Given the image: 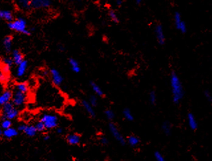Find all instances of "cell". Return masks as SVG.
Returning a JSON list of instances; mask_svg holds the SVG:
<instances>
[{
    "mask_svg": "<svg viewBox=\"0 0 212 161\" xmlns=\"http://www.w3.org/2000/svg\"><path fill=\"white\" fill-rule=\"evenodd\" d=\"M170 86L172 102L175 104H179L184 98L185 92L182 80L175 71H172L170 73Z\"/></svg>",
    "mask_w": 212,
    "mask_h": 161,
    "instance_id": "obj_1",
    "label": "cell"
},
{
    "mask_svg": "<svg viewBox=\"0 0 212 161\" xmlns=\"http://www.w3.org/2000/svg\"><path fill=\"white\" fill-rule=\"evenodd\" d=\"M7 27L10 30L19 34L29 36L34 32V27H29L27 21L23 17H18L15 18L13 21L7 23Z\"/></svg>",
    "mask_w": 212,
    "mask_h": 161,
    "instance_id": "obj_2",
    "label": "cell"
},
{
    "mask_svg": "<svg viewBox=\"0 0 212 161\" xmlns=\"http://www.w3.org/2000/svg\"><path fill=\"white\" fill-rule=\"evenodd\" d=\"M19 114V111L18 108L15 106L12 102H10L2 106L0 119H8L12 121L18 117Z\"/></svg>",
    "mask_w": 212,
    "mask_h": 161,
    "instance_id": "obj_3",
    "label": "cell"
},
{
    "mask_svg": "<svg viewBox=\"0 0 212 161\" xmlns=\"http://www.w3.org/2000/svg\"><path fill=\"white\" fill-rule=\"evenodd\" d=\"M40 120L43 123L46 130L56 129L58 125V117L54 114H43L40 117Z\"/></svg>",
    "mask_w": 212,
    "mask_h": 161,
    "instance_id": "obj_4",
    "label": "cell"
},
{
    "mask_svg": "<svg viewBox=\"0 0 212 161\" xmlns=\"http://www.w3.org/2000/svg\"><path fill=\"white\" fill-rule=\"evenodd\" d=\"M173 21L175 28L179 31L182 34H186L188 31L187 24L182 18V16L180 12L176 11L173 16Z\"/></svg>",
    "mask_w": 212,
    "mask_h": 161,
    "instance_id": "obj_5",
    "label": "cell"
},
{
    "mask_svg": "<svg viewBox=\"0 0 212 161\" xmlns=\"http://www.w3.org/2000/svg\"><path fill=\"white\" fill-rule=\"evenodd\" d=\"M49 76L50 78L52 84L56 87H61L64 83V76L60 71L56 68H50L49 70Z\"/></svg>",
    "mask_w": 212,
    "mask_h": 161,
    "instance_id": "obj_6",
    "label": "cell"
},
{
    "mask_svg": "<svg viewBox=\"0 0 212 161\" xmlns=\"http://www.w3.org/2000/svg\"><path fill=\"white\" fill-rule=\"evenodd\" d=\"M27 94L14 89V90L13 91L12 102L15 106L19 109V107H21L24 106L26 102H27Z\"/></svg>",
    "mask_w": 212,
    "mask_h": 161,
    "instance_id": "obj_7",
    "label": "cell"
},
{
    "mask_svg": "<svg viewBox=\"0 0 212 161\" xmlns=\"http://www.w3.org/2000/svg\"><path fill=\"white\" fill-rule=\"evenodd\" d=\"M109 131L112 137L116 140L121 145H124L126 143L125 138L120 132V129H118L117 126L113 121H110L108 125Z\"/></svg>",
    "mask_w": 212,
    "mask_h": 161,
    "instance_id": "obj_8",
    "label": "cell"
},
{
    "mask_svg": "<svg viewBox=\"0 0 212 161\" xmlns=\"http://www.w3.org/2000/svg\"><path fill=\"white\" fill-rule=\"evenodd\" d=\"M154 32L156 40H157L158 44L161 46L165 45L166 44V38L163 25L161 23L156 25L154 29Z\"/></svg>",
    "mask_w": 212,
    "mask_h": 161,
    "instance_id": "obj_9",
    "label": "cell"
},
{
    "mask_svg": "<svg viewBox=\"0 0 212 161\" xmlns=\"http://www.w3.org/2000/svg\"><path fill=\"white\" fill-rule=\"evenodd\" d=\"M53 5V0H31L32 9H45Z\"/></svg>",
    "mask_w": 212,
    "mask_h": 161,
    "instance_id": "obj_10",
    "label": "cell"
},
{
    "mask_svg": "<svg viewBox=\"0 0 212 161\" xmlns=\"http://www.w3.org/2000/svg\"><path fill=\"white\" fill-rule=\"evenodd\" d=\"M13 37L12 35H6L2 40V47L6 54H10L13 51Z\"/></svg>",
    "mask_w": 212,
    "mask_h": 161,
    "instance_id": "obj_11",
    "label": "cell"
},
{
    "mask_svg": "<svg viewBox=\"0 0 212 161\" xmlns=\"http://www.w3.org/2000/svg\"><path fill=\"white\" fill-rule=\"evenodd\" d=\"M16 66V76L17 78H21L23 77L26 74V72H27L29 68V62L27 60L25 59Z\"/></svg>",
    "mask_w": 212,
    "mask_h": 161,
    "instance_id": "obj_12",
    "label": "cell"
},
{
    "mask_svg": "<svg viewBox=\"0 0 212 161\" xmlns=\"http://www.w3.org/2000/svg\"><path fill=\"white\" fill-rule=\"evenodd\" d=\"M10 56L13 60L14 65L16 66L18 65L19 64H20L22 61H23V60L25 59L23 52H22L19 49H17V48L13 49L12 52L10 53Z\"/></svg>",
    "mask_w": 212,
    "mask_h": 161,
    "instance_id": "obj_13",
    "label": "cell"
},
{
    "mask_svg": "<svg viewBox=\"0 0 212 161\" xmlns=\"http://www.w3.org/2000/svg\"><path fill=\"white\" fill-rule=\"evenodd\" d=\"M13 96V91L11 89H5L0 93V107L3 106V105L12 102Z\"/></svg>",
    "mask_w": 212,
    "mask_h": 161,
    "instance_id": "obj_14",
    "label": "cell"
},
{
    "mask_svg": "<svg viewBox=\"0 0 212 161\" xmlns=\"http://www.w3.org/2000/svg\"><path fill=\"white\" fill-rule=\"evenodd\" d=\"M81 105L82 107L84 109V110L86 111L88 115L90 117L94 118L96 117V111L94 110V107H93L92 105L88 102L87 100H82L81 101Z\"/></svg>",
    "mask_w": 212,
    "mask_h": 161,
    "instance_id": "obj_15",
    "label": "cell"
},
{
    "mask_svg": "<svg viewBox=\"0 0 212 161\" xmlns=\"http://www.w3.org/2000/svg\"><path fill=\"white\" fill-rule=\"evenodd\" d=\"M15 19L14 15L12 11L9 9H0V21H5L7 23H9L13 21Z\"/></svg>",
    "mask_w": 212,
    "mask_h": 161,
    "instance_id": "obj_16",
    "label": "cell"
},
{
    "mask_svg": "<svg viewBox=\"0 0 212 161\" xmlns=\"http://www.w3.org/2000/svg\"><path fill=\"white\" fill-rule=\"evenodd\" d=\"M66 142L70 145H78L81 142V137L77 133H70L66 137Z\"/></svg>",
    "mask_w": 212,
    "mask_h": 161,
    "instance_id": "obj_17",
    "label": "cell"
},
{
    "mask_svg": "<svg viewBox=\"0 0 212 161\" xmlns=\"http://www.w3.org/2000/svg\"><path fill=\"white\" fill-rule=\"evenodd\" d=\"M68 65L70 68L74 73L78 74L81 71V66L80 65L79 62L74 58H70L68 59Z\"/></svg>",
    "mask_w": 212,
    "mask_h": 161,
    "instance_id": "obj_18",
    "label": "cell"
},
{
    "mask_svg": "<svg viewBox=\"0 0 212 161\" xmlns=\"http://www.w3.org/2000/svg\"><path fill=\"white\" fill-rule=\"evenodd\" d=\"M187 121L188 126L192 131H196L198 128V123L195 117V115L192 113H188L187 115Z\"/></svg>",
    "mask_w": 212,
    "mask_h": 161,
    "instance_id": "obj_19",
    "label": "cell"
},
{
    "mask_svg": "<svg viewBox=\"0 0 212 161\" xmlns=\"http://www.w3.org/2000/svg\"><path fill=\"white\" fill-rule=\"evenodd\" d=\"M90 88H92V92H94V94L97 96L98 98L99 97H102H102L105 96V93H104L103 89L100 87L96 82L90 81Z\"/></svg>",
    "mask_w": 212,
    "mask_h": 161,
    "instance_id": "obj_20",
    "label": "cell"
},
{
    "mask_svg": "<svg viewBox=\"0 0 212 161\" xmlns=\"http://www.w3.org/2000/svg\"><path fill=\"white\" fill-rule=\"evenodd\" d=\"M19 135L18 130L13 127H9V128L3 130V137L7 138V139H11L13 137H17Z\"/></svg>",
    "mask_w": 212,
    "mask_h": 161,
    "instance_id": "obj_21",
    "label": "cell"
},
{
    "mask_svg": "<svg viewBox=\"0 0 212 161\" xmlns=\"http://www.w3.org/2000/svg\"><path fill=\"white\" fill-rule=\"evenodd\" d=\"M15 89L27 94L29 92V84L27 82H20L15 85Z\"/></svg>",
    "mask_w": 212,
    "mask_h": 161,
    "instance_id": "obj_22",
    "label": "cell"
},
{
    "mask_svg": "<svg viewBox=\"0 0 212 161\" xmlns=\"http://www.w3.org/2000/svg\"><path fill=\"white\" fill-rule=\"evenodd\" d=\"M17 5L20 9L25 11V12H29V11L32 10L31 0H17Z\"/></svg>",
    "mask_w": 212,
    "mask_h": 161,
    "instance_id": "obj_23",
    "label": "cell"
},
{
    "mask_svg": "<svg viewBox=\"0 0 212 161\" xmlns=\"http://www.w3.org/2000/svg\"><path fill=\"white\" fill-rule=\"evenodd\" d=\"M23 133L29 137H34L38 132L34 125H26Z\"/></svg>",
    "mask_w": 212,
    "mask_h": 161,
    "instance_id": "obj_24",
    "label": "cell"
},
{
    "mask_svg": "<svg viewBox=\"0 0 212 161\" xmlns=\"http://www.w3.org/2000/svg\"><path fill=\"white\" fill-rule=\"evenodd\" d=\"M107 15H108V17L112 23L115 24H118L120 22V17H119L118 14L115 10L113 9H109L108 11V13H107Z\"/></svg>",
    "mask_w": 212,
    "mask_h": 161,
    "instance_id": "obj_25",
    "label": "cell"
},
{
    "mask_svg": "<svg viewBox=\"0 0 212 161\" xmlns=\"http://www.w3.org/2000/svg\"><path fill=\"white\" fill-rule=\"evenodd\" d=\"M141 142L140 138L136 135H130L127 139L126 143H127L131 147H135L139 145Z\"/></svg>",
    "mask_w": 212,
    "mask_h": 161,
    "instance_id": "obj_26",
    "label": "cell"
},
{
    "mask_svg": "<svg viewBox=\"0 0 212 161\" xmlns=\"http://www.w3.org/2000/svg\"><path fill=\"white\" fill-rule=\"evenodd\" d=\"M161 129L163 133L167 136L170 135L171 133H172V125L168 121H165L162 123Z\"/></svg>",
    "mask_w": 212,
    "mask_h": 161,
    "instance_id": "obj_27",
    "label": "cell"
},
{
    "mask_svg": "<svg viewBox=\"0 0 212 161\" xmlns=\"http://www.w3.org/2000/svg\"><path fill=\"white\" fill-rule=\"evenodd\" d=\"M2 65L6 66L7 67H9V68H12L14 65L13 61V60H12V57H11L10 55L9 56L7 55V56H5V57H3L2 60Z\"/></svg>",
    "mask_w": 212,
    "mask_h": 161,
    "instance_id": "obj_28",
    "label": "cell"
},
{
    "mask_svg": "<svg viewBox=\"0 0 212 161\" xmlns=\"http://www.w3.org/2000/svg\"><path fill=\"white\" fill-rule=\"evenodd\" d=\"M123 117L126 120L128 121H133L134 120V115L129 108H125L123 110Z\"/></svg>",
    "mask_w": 212,
    "mask_h": 161,
    "instance_id": "obj_29",
    "label": "cell"
},
{
    "mask_svg": "<svg viewBox=\"0 0 212 161\" xmlns=\"http://www.w3.org/2000/svg\"><path fill=\"white\" fill-rule=\"evenodd\" d=\"M0 127L5 130L12 127V121L8 119H0Z\"/></svg>",
    "mask_w": 212,
    "mask_h": 161,
    "instance_id": "obj_30",
    "label": "cell"
},
{
    "mask_svg": "<svg viewBox=\"0 0 212 161\" xmlns=\"http://www.w3.org/2000/svg\"><path fill=\"white\" fill-rule=\"evenodd\" d=\"M148 100L152 105H155L157 102V96L155 91L152 90L148 93Z\"/></svg>",
    "mask_w": 212,
    "mask_h": 161,
    "instance_id": "obj_31",
    "label": "cell"
},
{
    "mask_svg": "<svg viewBox=\"0 0 212 161\" xmlns=\"http://www.w3.org/2000/svg\"><path fill=\"white\" fill-rule=\"evenodd\" d=\"M88 101V102L90 103L92 106L95 107L98 106V97L97 96H96L95 94H92L90 96H89L88 100H87Z\"/></svg>",
    "mask_w": 212,
    "mask_h": 161,
    "instance_id": "obj_32",
    "label": "cell"
},
{
    "mask_svg": "<svg viewBox=\"0 0 212 161\" xmlns=\"http://www.w3.org/2000/svg\"><path fill=\"white\" fill-rule=\"evenodd\" d=\"M34 125L38 133H43L46 131L45 127H44L43 123L40 120L36 121Z\"/></svg>",
    "mask_w": 212,
    "mask_h": 161,
    "instance_id": "obj_33",
    "label": "cell"
},
{
    "mask_svg": "<svg viewBox=\"0 0 212 161\" xmlns=\"http://www.w3.org/2000/svg\"><path fill=\"white\" fill-rule=\"evenodd\" d=\"M104 114H105L106 118L110 121H113V120L115 119V115L114 111L112 110H110V109L106 110L105 111H104Z\"/></svg>",
    "mask_w": 212,
    "mask_h": 161,
    "instance_id": "obj_34",
    "label": "cell"
},
{
    "mask_svg": "<svg viewBox=\"0 0 212 161\" xmlns=\"http://www.w3.org/2000/svg\"><path fill=\"white\" fill-rule=\"evenodd\" d=\"M9 80V75L6 74L0 70V83L6 84Z\"/></svg>",
    "mask_w": 212,
    "mask_h": 161,
    "instance_id": "obj_35",
    "label": "cell"
},
{
    "mask_svg": "<svg viewBox=\"0 0 212 161\" xmlns=\"http://www.w3.org/2000/svg\"><path fill=\"white\" fill-rule=\"evenodd\" d=\"M154 156L155 161H167L166 159L165 158V156H164L162 153L159 151L155 152Z\"/></svg>",
    "mask_w": 212,
    "mask_h": 161,
    "instance_id": "obj_36",
    "label": "cell"
},
{
    "mask_svg": "<svg viewBox=\"0 0 212 161\" xmlns=\"http://www.w3.org/2000/svg\"><path fill=\"white\" fill-rule=\"evenodd\" d=\"M203 95H204V97H205V98L207 100V101L208 102H210V103H211L212 102V95H211V92L208 90V89H206V90H205L203 92Z\"/></svg>",
    "mask_w": 212,
    "mask_h": 161,
    "instance_id": "obj_37",
    "label": "cell"
},
{
    "mask_svg": "<svg viewBox=\"0 0 212 161\" xmlns=\"http://www.w3.org/2000/svg\"><path fill=\"white\" fill-rule=\"evenodd\" d=\"M99 142L103 145H106L109 143V140L106 136H101L99 137Z\"/></svg>",
    "mask_w": 212,
    "mask_h": 161,
    "instance_id": "obj_38",
    "label": "cell"
},
{
    "mask_svg": "<svg viewBox=\"0 0 212 161\" xmlns=\"http://www.w3.org/2000/svg\"><path fill=\"white\" fill-rule=\"evenodd\" d=\"M57 50L61 52H64L66 51V47L62 44H59L57 46Z\"/></svg>",
    "mask_w": 212,
    "mask_h": 161,
    "instance_id": "obj_39",
    "label": "cell"
},
{
    "mask_svg": "<svg viewBox=\"0 0 212 161\" xmlns=\"http://www.w3.org/2000/svg\"><path fill=\"white\" fill-rule=\"evenodd\" d=\"M25 126H26V124H21V125H19L17 127V129L18 130L19 132H22V133H23L24 129H25Z\"/></svg>",
    "mask_w": 212,
    "mask_h": 161,
    "instance_id": "obj_40",
    "label": "cell"
},
{
    "mask_svg": "<svg viewBox=\"0 0 212 161\" xmlns=\"http://www.w3.org/2000/svg\"><path fill=\"white\" fill-rule=\"evenodd\" d=\"M115 5H116L117 7H120L123 4V0H115Z\"/></svg>",
    "mask_w": 212,
    "mask_h": 161,
    "instance_id": "obj_41",
    "label": "cell"
},
{
    "mask_svg": "<svg viewBox=\"0 0 212 161\" xmlns=\"http://www.w3.org/2000/svg\"><path fill=\"white\" fill-rule=\"evenodd\" d=\"M64 132V129L62 128V127H57L56 128V133L58 135H61Z\"/></svg>",
    "mask_w": 212,
    "mask_h": 161,
    "instance_id": "obj_42",
    "label": "cell"
},
{
    "mask_svg": "<svg viewBox=\"0 0 212 161\" xmlns=\"http://www.w3.org/2000/svg\"><path fill=\"white\" fill-rule=\"evenodd\" d=\"M50 138V137L49 135H44V137H43V140L46 141H49Z\"/></svg>",
    "mask_w": 212,
    "mask_h": 161,
    "instance_id": "obj_43",
    "label": "cell"
},
{
    "mask_svg": "<svg viewBox=\"0 0 212 161\" xmlns=\"http://www.w3.org/2000/svg\"><path fill=\"white\" fill-rule=\"evenodd\" d=\"M135 2L137 5H141L143 2V0H135Z\"/></svg>",
    "mask_w": 212,
    "mask_h": 161,
    "instance_id": "obj_44",
    "label": "cell"
},
{
    "mask_svg": "<svg viewBox=\"0 0 212 161\" xmlns=\"http://www.w3.org/2000/svg\"><path fill=\"white\" fill-rule=\"evenodd\" d=\"M3 129L1 127H0V138H2L3 137Z\"/></svg>",
    "mask_w": 212,
    "mask_h": 161,
    "instance_id": "obj_45",
    "label": "cell"
}]
</instances>
